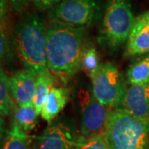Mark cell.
Instances as JSON below:
<instances>
[{
    "mask_svg": "<svg viewBox=\"0 0 149 149\" xmlns=\"http://www.w3.org/2000/svg\"><path fill=\"white\" fill-rule=\"evenodd\" d=\"M87 44L85 27L50 21L47 30L48 70L56 78L67 84L80 70Z\"/></svg>",
    "mask_w": 149,
    "mask_h": 149,
    "instance_id": "cell-1",
    "label": "cell"
},
{
    "mask_svg": "<svg viewBox=\"0 0 149 149\" xmlns=\"http://www.w3.org/2000/svg\"><path fill=\"white\" fill-rule=\"evenodd\" d=\"M47 23L42 17L31 13L20 21L13 32V44L25 68L37 74L47 70Z\"/></svg>",
    "mask_w": 149,
    "mask_h": 149,
    "instance_id": "cell-2",
    "label": "cell"
},
{
    "mask_svg": "<svg viewBox=\"0 0 149 149\" xmlns=\"http://www.w3.org/2000/svg\"><path fill=\"white\" fill-rule=\"evenodd\" d=\"M104 137L109 149H149V121L123 108L110 109Z\"/></svg>",
    "mask_w": 149,
    "mask_h": 149,
    "instance_id": "cell-3",
    "label": "cell"
},
{
    "mask_svg": "<svg viewBox=\"0 0 149 149\" xmlns=\"http://www.w3.org/2000/svg\"><path fill=\"white\" fill-rule=\"evenodd\" d=\"M129 0H107L99 40L109 50L126 44L135 21Z\"/></svg>",
    "mask_w": 149,
    "mask_h": 149,
    "instance_id": "cell-4",
    "label": "cell"
},
{
    "mask_svg": "<svg viewBox=\"0 0 149 149\" xmlns=\"http://www.w3.org/2000/svg\"><path fill=\"white\" fill-rule=\"evenodd\" d=\"M91 80L94 95L104 106L110 109L123 107L128 87L115 65L110 62L101 64Z\"/></svg>",
    "mask_w": 149,
    "mask_h": 149,
    "instance_id": "cell-5",
    "label": "cell"
},
{
    "mask_svg": "<svg viewBox=\"0 0 149 149\" xmlns=\"http://www.w3.org/2000/svg\"><path fill=\"white\" fill-rule=\"evenodd\" d=\"M101 0H61L49 11L50 21L70 26H93L102 15Z\"/></svg>",
    "mask_w": 149,
    "mask_h": 149,
    "instance_id": "cell-6",
    "label": "cell"
},
{
    "mask_svg": "<svg viewBox=\"0 0 149 149\" xmlns=\"http://www.w3.org/2000/svg\"><path fill=\"white\" fill-rule=\"evenodd\" d=\"M77 98L80 107V136L89 139L104 134L110 109L97 100L92 89H80Z\"/></svg>",
    "mask_w": 149,
    "mask_h": 149,
    "instance_id": "cell-7",
    "label": "cell"
},
{
    "mask_svg": "<svg viewBox=\"0 0 149 149\" xmlns=\"http://www.w3.org/2000/svg\"><path fill=\"white\" fill-rule=\"evenodd\" d=\"M79 136L68 123L57 120L48 124L33 142V149H74Z\"/></svg>",
    "mask_w": 149,
    "mask_h": 149,
    "instance_id": "cell-8",
    "label": "cell"
},
{
    "mask_svg": "<svg viewBox=\"0 0 149 149\" xmlns=\"http://www.w3.org/2000/svg\"><path fill=\"white\" fill-rule=\"evenodd\" d=\"M37 73L33 70H19L9 76V85L13 100L17 105L33 104Z\"/></svg>",
    "mask_w": 149,
    "mask_h": 149,
    "instance_id": "cell-9",
    "label": "cell"
},
{
    "mask_svg": "<svg viewBox=\"0 0 149 149\" xmlns=\"http://www.w3.org/2000/svg\"><path fill=\"white\" fill-rule=\"evenodd\" d=\"M149 53V10L136 17L126 43L127 57Z\"/></svg>",
    "mask_w": 149,
    "mask_h": 149,
    "instance_id": "cell-10",
    "label": "cell"
},
{
    "mask_svg": "<svg viewBox=\"0 0 149 149\" xmlns=\"http://www.w3.org/2000/svg\"><path fill=\"white\" fill-rule=\"evenodd\" d=\"M123 108L136 118L149 121V83L129 85Z\"/></svg>",
    "mask_w": 149,
    "mask_h": 149,
    "instance_id": "cell-11",
    "label": "cell"
},
{
    "mask_svg": "<svg viewBox=\"0 0 149 149\" xmlns=\"http://www.w3.org/2000/svg\"><path fill=\"white\" fill-rule=\"evenodd\" d=\"M69 89L65 87H52L41 112V116L48 124L53 122L55 118L64 109L69 100Z\"/></svg>",
    "mask_w": 149,
    "mask_h": 149,
    "instance_id": "cell-12",
    "label": "cell"
},
{
    "mask_svg": "<svg viewBox=\"0 0 149 149\" xmlns=\"http://www.w3.org/2000/svg\"><path fill=\"white\" fill-rule=\"evenodd\" d=\"M56 79V78L55 77V75L52 74L49 70L37 74V83L33 98V105L39 115H41V112L50 91L52 89V87H54Z\"/></svg>",
    "mask_w": 149,
    "mask_h": 149,
    "instance_id": "cell-13",
    "label": "cell"
},
{
    "mask_svg": "<svg viewBox=\"0 0 149 149\" xmlns=\"http://www.w3.org/2000/svg\"><path fill=\"white\" fill-rule=\"evenodd\" d=\"M2 149H33L32 137L13 121L10 129L6 133Z\"/></svg>",
    "mask_w": 149,
    "mask_h": 149,
    "instance_id": "cell-14",
    "label": "cell"
},
{
    "mask_svg": "<svg viewBox=\"0 0 149 149\" xmlns=\"http://www.w3.org/2000/svg\"><path fill=\"white\" fill-rule=\"evenodd\" d=\"M39 114L33 104L27 105L16 104L13 109V122H15L26 133H30L37 126Z\"/></svg>",
    "mask_w": 149,
    "mask_h": 149,
    "instance_id": "cell-15",
    "label": "cell"
},
{
    "mask_svg": "<svg viewBox=\"0 0 149 149\" xmlns=\"http://www.w3.org/2000/svg\"><path fill=\"white\" fill-rule=\"evenodd\" d=\"M127 82L129 85L149 83V54L129 66L127 71Z\"/></svg>",
    "mask_w": 149,
    "mask_h": 149,
    "instance_id": "cell-16",
    "label": "cell"
},
{
    "mask_svg": "<svg viewBox=\"0 0 149 149\" xmlns=\"http://www.w3.org/2000/svg\"><path fill=\"white\" fill-rule=\"evenodd\" d=\"M13 98L12 96L9 85V77L4 70H0V112L2 117H8L14 109Z\"/></svg>",
    "mask_w": 149,
    "mask_h": 149,
    "instance_id": "cell-17",
    "label": "cell"
},
{
    "mask_svg": "<svg viewBox=\"0 0 149 149\" xmlns=\"http://www.w3.org/2000/svg\"><path fill=\"white\" fill-rule=\"evenodd\" d=\"M101 63L100 62L99 54L96 48L91 45L87 44L85 47L80 65V70H83L85 74L91 79L93 74L99 69Z\"/></svg>",
    "mask_w": 149,
    "mask_h": 149,
    "instance_id": "cell-18",
    "label": "cell"
},
{
    "mask_svg": "<svg viewBox=\"0 0 149 149\" xmlns=\"http://www.w3.org/2000/svg\"><path fill=\"white\" fill-rule=\"evenodd\" d=\"M74 149H109L104 134L86 139L79 136Z\"/></svg>",
    "mask_w": 149,
    "mask_h": 149,
    "instance_id": "cell-19",
    "label": "cell"
},
{
    "mask_svg": "<svg viewBox=\"0 0 149 149\" xmlns=\"http://www.w3.org/2000/svg\"><path fill=\"white\" fill-rule=\"evenodd\" d=\"M0 57L1 61L6 64H10L13 61V56L11 52L10 43L7 36L5 25H1L0 29Z\"/></svg>",
    "mask_w": 149,
    "mask_h": 149,
    "instance_id": "cell-20",
    "label": "cell"
},
{
    "mask_svg": "<svg viewBox=\"0 0 149 149\" xmlns=\"http://www.w3.org/2000/svg\"><path fill=\"white\" fill-rule=\"evenodd\" d=\"M61 0H31L35 7L40 11H50Z\"/></svg>",
    "mask_w": 149,
    "mask_h": 149,
    "instance_id": "cell-21",
    "label": "cell"
},
{
    "mask_svg": "<svg viewBox=\"0 0 149 149\" xmlns=\"http://www.w3.org/2000/svg\"><path fill=\"white\" fill-rule=\"evenodd\" d=\"M12 8L16 13H21L27 8L31 0H8Z\"/></svg>",
    "mask_w": 149,
    "mask_h": 149,
    "instance_id": "cell-22",
    "label": "cell"
},
{
    "mask_svg": "<svg viewBox=\"0 0 149 149\" xmlns=\"http://www.w3.org/2000/svg\"><path fill=\"white\" fill-rule=\"evenodd\" d=\"M8 0H0V21L1 25H6L8 15Z\"/></svg>",
    "mask_w": 149,
    "mask_h": 149,
    "instance_id": "cell-23",
    "label": "cell"
}]
</instances>
